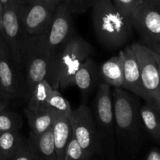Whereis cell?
I'll list each match as a JSON object with an SVG mask.
<instances>
[{"instance_id": "e0dca14e", "label": "cell", "mask_w": 160, "mask_h": 160, "mask_svg": "<svg viewBox=\"0 0 160 160\" xmlns=\"http://www.w3.org/2000/svg\"><path fill=\"white\" fill-rule=\"evenodd\" d=\"M101 82L110 87L122 88L123 83V57L120 51L117 56L111 57L98 67Z\"/></svg>"}, {"instance_id": "4316f807", "label": "cell", "mask_w": 160, "mask_h": 160, "mask_svg": "<svg viewBox=\"0 0 160 160\" xmlns=\"http://www.w3.org/2000/svg\"><path fill=\"white\" fill-rule=\"evenodd\" d=\"M9 160H32L27 141L18 152Z\"/></svg>"}, {"instance_id": "6da1fadb", "label": "cell", "mask_w": 160, "mask_h": 160, "mask_svg": "<svg viewBox=\"0 0 160 160\" xmlns=\"http://www.w3.org/2000/svg\"><path fill=\"white\" fill-rule=\"evenodd\" d=\"M112 98L115 138L121 148L136 152L142 143L145 130L139 114L141 98L121 88H114Z\"/></svg>"}, {"instance_id": "83f0119b", "label": "cell", "mask_w": 160, "mask_h": 160, "mask_svg": "<svg viewBox=\"0 0 160 160\" xmlns=\"http://www.w3.org/2000/svg\"><path fill=\"white\" fill-rule=\"evenodd\" d=\"M11 99H12V97L0 91V112L6 109Z\"/></svg>"}, {"instance_id": "4dcf8cb0", "label": "cell", "mask_w": 160, "mask_h": 160, "mask_svg": "<svg viewBox=\"0 0 160 160\" xmlns=\"http://www.w3.org/2000/svg\"><path fill=\"white\" fill-rule=\"evenodd\" d=\"M3 12H4V7H3L2 4L0 2V34L2 32V23Z\"/></svg>"}, {"instance_id": "44dd1931", "label": "cell", "mask_w": 160, "mask_h": 160, "mask_svg": "<svg viewBox=\"0 0 160 160\" xmlns=\"http://www.w3.org/2000/svg\"><path fill=\"white\" fill-rule=\"evenodd\" d=\"M20 131L0 133V150L6 160H9L25 143Z\"/></svg>"}, {"instance_id": "9c48e42d", "label": "cell", "mask_w": 160, "mask_h": 160, "mask_svg": "<svg viewBox=\"0 0 160 160\" xmlns=\"http://www.w3.org/2000/svg\"><path fill=\"white\" fill-rule=\"evenodd\" d=\"M92 112L102 141H108L111 145L115 139V129L110 86L103 82L99 83L96 88Z\"/></svg>"}, {"instance_id": "603a6c76", "label": "cell", "mask_w": 160, "mask_h": 160, "mask_svg": "<svg viewBox=\"0 0 160 160\" xmlns=\"http://www.w3.org/2000/svg\"><path fill=\"white\" fill-rule=\"evenodd\" d=\"M22 120L18 113L4 109L0 112V133L11 131H20Z\"/></svg>"}, {"instance_id": "8992f818", "label": "cell", "mask_w": 160, "mask_h": 160, "mask_svg": "<svg viewBox=\"0 0 160 160\" xmlns=\"http://www.w3.org/2000/svg\"><path fill=\"white\" fill-rule=\"evenodd\" d=\"M130 47L137 59L144 89L151 102L160 108V53L140 42Z\"/></svg>"}, {"instance_id": "d4e9b609", "label": "cell", "mask_w": 160, "mask_h": 160, "mask_svg": "<svg viewBox=\"0 0 160 160\" xmlns=\"http://www.w3.org/2000/svg\"><path fill=\"white\" fill-rule=\"evenodd\" d=\"M95 0H60L71 14H81L87 12L92 6Z\"/></svg>"}, {"instance_id": "836d02e7", "label": "cell", "mask_w": 160, "mask_h": 160, "mask_svg": "<svg viewBox=\"0 0 160 160\" xmlns=\"http://www.w3.org/2000/svg\"><path fill=\"white\" fill-rule=\"evenodd\" d=\"M0 160H6V158H5L4 156H3L1 150H0Z\"/></svg>"}, {"instance_id": "7402d4cb", "label": "cell", "mask_w": 160, "mask_h": 160, "mask_svg": "<svg viewBox=\"0 0 160 160\" xmlns=\"http://www.w3.org/2000/svg\"><path fill=\"white\" fill-rule=\"evenodd\" d=\"M43 109H48L56 113L70 115L72 112L69 102L64 98L59 89L53 88L47 98Z\"/></svg>"}, {"instance_id": "30bf717a", "label": "cell", "mask_w": 160, "mask_h": 160, "mask_svg": "<svg viewBox=\"0 0 160 160\" xmlns=\"http://www.w3.org/2000/svg\"><path fill=\"white\" fill-rule=\"evenodd\" d=\"M21 71L0 34V91L12 98L26 93Z\"/></svg>"}, {"instance_id": "52a82bcc", "label": "cell", "mask_w": 160, "mask_h": 160, "mask_svg": "<svg viewBox=\"0 0 160 160\" xmlns=\"http://www.w3.org/2000/svg\"><path fill=\"white\" fill-rule=\"evenodd\" d=\"M130 18L140 43L160 53V7L143 0Z\"/></svg>"}, {"instance_id": "2e32d148", "label": "cell", "mask_w": 160, "mask_h": 160, "mask_svg": "<svg viewBox=\"0 0 160 160\" xmlns=\"http://www.w3.org/2000/svg\"><path fill=\"white\" fill-rule=\"evenodd\" d=\"M52 131L57 160H64L67 144L73 134L70 115L56 114L52 126Z\"/></svg>"}, {"instance_id": "f546056e", "label": "cell", "mask_w": 160, "mask_h": 160, "mask_svg": "<svg viewBox=\"0 0 160 160\" xmlns=\"http://www.w3.org/2000/svg\"><path fill=\"white\" fill-rule=\"evenodd\" d=\"M38 1L41 2L44 5L48 6L49 9H52V10H55V9L57 7L58 5L60 3V0H38Z\"/></svg>"}, {"instance_id": "5b68a950", "label": "cell", "mask_w": 160, "mask_h": 160, "mask_svg": "<svg viewBox=\"0 0 160 160\" xmlns=\"http://www.w3.org/2000/svg\"><path fill=\"white\" fill-rule=\"evenodd\" d=\"M70 121L73 136L85 154L90 159L102 156V141L95 126L92 109L85 102L72 110Z\"/></svg>"}, {"instance_id": "d6a6232c", "label": "cell", "mask_w": 160, "mask_h": 160, "mask_svg": "<svg viewBox=\"0 0 160 160\" xmlns=\"http://www.w3.org/2000/svg\"><path fill=\"white\" fill-rule=\"evenodd\" d=\"M17 1H18V0H0L1 3L2 4L3 7L6 6H7V5L10 4V3L14 2H17Z\"/></svg>"}, {"instance_id": "ffe728a7", "label": "cell", "mask_w": 160, "mask_h": 160, "mask_svg": "<svg viewBox=\"0 0 160 160\" xmlns=\"http://www.w3.org/2000/svg\"><path fill=\"white\" fill-rule=\"evenodd\" d=\"M52 89V87L46 79L38 82L26 94L28 100L27 108L33 111L42 110Z\"/></svg>"}, {"instance_id": "1f68e13d", "label": "cell", "mask_w": 160, "mask_h": 160, "mask_svg": "<svg viewBox=\"0 0 160 160\" xmlns=\"http://www.w3.org/2000/svg\"><path fill=\"white\" fill-rule=\"evenodd\" d=\"M144 1L151 3V4L154 5V6H159V7H160V0H144Z\"/></svg>"}, {"instance_id": "f1b7e54d", "label": "cell", "mask_w": 160, "mask_h": 160, "mask_svg": "<svg viewBox=\"0 0 160 160\" xmlns=\"http://www.w3.org/2000/svg\"><path fill=\"white\" fill-rule=\"evenodd\" d=\"M145 160H160V152L156 148H152L147 154Z\"/></svg>"}, {"instance_id": "ac0fdd59", "label": "cell", "mask_w": 160, "mask_h": 160, "mask_svg": "<svg viewBox=\"0 0 160 160\" xmlns=\"http://www.w3.org/2000/svg\"><path fill=\"white\" fill-rule=\"evenodd\" d=\"M160 108L152 102L145 103L139 108L141 120L145 131L150 137L159 143L160 141Z\"/></svg>"}, {"instance_id": "7c38bea8", "label": "cell", "mask_w": 160, "mask_h": 160, "mask_svg": "<svg viewBox=\"0 0 160 160\" xmlns=\"http://www.w3.org/2000/svg\"><path fill=\"white\" fill-rule=\"evenodd\" d=\"M74 32L72 14L59 3L55 9L51 23L45 31V44L49 58L62 48Z\"/></svg>"}, {"instance_id": "4fadbf2b", "label": "cell", "mask_w": 160, "mask_h": 160, "mask_svg": "<svg viewBox=\"0 0 160 160\" xmlns=\"http://www.w3.org/2000/svg\"><path fill=\"white\" fill-rule=\"evenodd\" d=\"M120 51L123 57V83L121 88L137 95L145 102H151L142 85L138 63L133 50L130 45H128Z\"/></svg>"}, {"instance_id": "9a60e30c", "label": "cell", "mask_w": 160, "mask_h": 160, "mask_svg": "<svg viewBox=\"0 0 160 160\" xmlns=\"http://www.w3.org/2000/svg\"><path fill=\"white\" fill-rule=\"evenodd\" d=\"M27 142L32 160H57L52 127L41 135L30 133Z\"/></svg>"}, {"instance_id": "8fae6325", "label": "cell", "mask_w": 160, "mask_h": 160, "mask_svg": "<svg viewBox=\"0 0 160 160\" xmlns=\"http://www.w3.org/2000/svg\"><path fill=\"white\" fill-rule=\"evenodd\" d=\"M18 12L27 34L35 35L48 30L54 10L38 0H18Z\"/></svg>"}, {"instance_id": "484cf974", "label": "cell", "mask_w": 160, "mask_h": 160, "mask_svg": "<svg viewBox=\"0 0 160 160\" xmlns=\"http://www.w3.org/2000/svg\"><path fill=\"white\" fill-rule=\"evenodd\" d=\"M112 2L120 12L130 17L143 0H112Z\"/></svg>"}, {"instance_id": "d6986e66", "label": "cell", "mask_w": 160, "mask_h": 160, "mask_svg": "<svg viewBox=\"0 0 160 160\" xmlns=\"http://www.w3.org/2000/svg\"><path fill=\"white\" fill-rule=\"evenodd\" d=\"M24 113L28 119L31 134L38 136L48 131L52 126L53 121L57 113L48 109L33 111L25 108Z\"/></svg>"}, {"instance_id": "7a4b0ae2", "label": "cell", "mask_w": 160, "mask_h": 160, "mask_svg": "<svg viewBox=\"0 0 160 160\" xmlns=\"http://www.w3.org/2000/svg\"><path fill=\"white\" fill-rule=\"evenodd\" d=\"M91 9L94 32L106 49L117 50L131 40L134 32L131 18L120 12L112 0H95Z\"/></svg>"}, {"instance_id": "ba28073f", "label": "cell", "mask_w": 160, "mask_h": 160, "mask_svg": "<svg viewBox=\"0 0 160 160\" xmlns=\"http://www.w3.org/2000/svg\"><path fill=\"white\" fill-rule=\"evenodd\" d=\"M1 34L9 46L16 63L23 70L22 58L28 34L19 17L18 1L4 6Z\"/></svg>"}, {"instance_id": "277c9868", "label": "cell", "mask_w": 160, "mask_h": 160, "mask_svg": "<svg viewBox=\"0 0 160 160\" xmlns=\"http://www.w3.org/2000/svg\"><path fill=\"white\" fill-rule=\"evenodd\" d=\"M49 62L45 31L35 35H28L22 58V67L25 72V95L38 82L46 78Z\"/></svg>"}, {"instance_id": "cb8c5ba5", "label": "cell", "mask_w": 160, "mask_h": 160, "mask_svg": "<svg viewBox=\"0 0 160 160\" xmlns=\"http://www.w3.org/2000/svg\"><path fill=\"white\" fill-rule=\"evenodd\" d=\"M72 134L67 144L64 160H91Z\"/></svg>"}, {"instance_id": "3957f363", "label": "cell", "mask_w": 160, "mask_h": 160, "mask_svg": "<svg viewBox=\"0 0 160 160\" xmlns=\"http://www.w3.org/2000/svg\"><path fill=\"white\" fill-rule=\"evenodd\" d=\"M93 52L92 45L74 31L65 45L51 57L45 79L55 89L65 90L73 86L77 70Z\"/></svg>"}, {"instance_id": "5bb4252c", "label": "cell", "mask_w": 160, "mask_h": 160, "mask_svg": "<svg viewBox=\"0 0 160 160\" xmlns=\"http://www.w3.org/2000/svg\"><path fill=\"white\" fill-rule=\"evenodd\" d=\"M100 82L98 67L92 56H89L81 63L73 78V85L79 89L84 102L87 101Z\"/></svg>"}]
</instances>
